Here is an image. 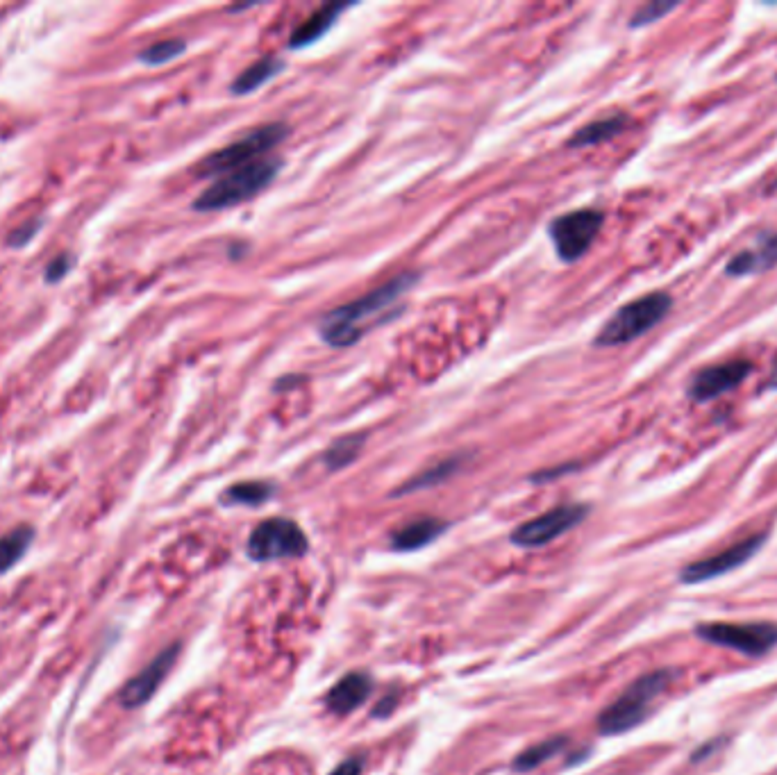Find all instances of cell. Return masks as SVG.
<instances>
[{"label":"cell","mask_w":777,"mask_h":775,"mask_svg":"<svg viewBox=\"0 0 777 775\" xmlns=\"http://www.w3.org/2000/svg\"><path fill=\"white\" fill-rule=\"evenodd\" d=\"M605 223V214L593 207H582V210L566 212L548 225V235L553 241L555 253L562 262L573 264L587 253L596 241L600 228Z\"/></svg>","instance_id":"8992f818"},{"label":"cell","mask_w":777,"mask_h":775,"mask_svg":"<svg viewBox=\"0 0 777 775\" xmlns=\"http://www.w3.org/2000/svg\"><path fill=\"white\" fill-rule=\"evenodd\" d=\"M775 264H777V235H771V237L759 239L757 248L732 257L730 264L725 266V273L739 278V275H753L759 271H766Z\"/></svg>","instance_id":"2e32d148"},{"label":"cell","mask_w":777,"mask_h":775,"mask_svg":"<svg viewBox=\"0 0 777 775\" xmlns=\"http://www.w3.org/2000/svg\"><path fill=\"white\" fill-rule=\"evenodd\" d=\"M768 389H777V364L771 373V378H768Z\"/></svg>","instance_id":"f546056e"},{"label":"cell","mask_w":777,"mask_h":775,"mask_svg":"<svg viewBox=\"0 0 777 775\" xmlns=\"http://www.w3.org/2000/svg\"><path fill=\"white\" fill-rule=\"evenodd\" d=\"M753 366L750 362H730V364H716L707 366V369L698 371L693 375L689 385V396L698 403L703 400H714L718 396L728 394V391L737 389L743 380L748 378Z\"/></svg>","instance_id":"7c38bea8"},{"label":"cell","mask_w":777,"mask_h":775,"mask_svg":"<svg viewBox=\"0 0 777 775\" xmlns=\"http://www.w3.org/2000/svg\"><path fill=\"white\" fill-rule=\"evenodd\" d=\"M696 635L709 644L739 650L743 655H766L777 644L773 623H700Z\"/></svg>","instance_id":"ba28073f"},{"label":"cell","mask_w":777,"mask_h":775,"mask_svg":"<svg viewBox=\"0 0 777 775\" xmlns=\"http://www.w3.org/2000/svg\"><path fill=\"white\" fill-rule=\"evenodd\" d=\"M35 539V530L30 525H19L0 537V573L10 571L16 562H21V557L28 553V548Z\"/></svg>","instance_id":"ffe728a7"},{"label":"cell","mask_w":777,"mask_h":775,"mask_svg":"<svg viewBox=\"0 0 777 775\" xmlns=\"http://www.w3.org/2000/svg\"><path fill=\"white\" fill-rule=\"evenodd\" d=\"M180 655V644H173L166 650H162L160 655L150 662L146 669H141L135 678L125 682V687L121 689V703L128 710H135V707L146 705L150 698L155 696V691L162 687V682L166 675L171 673L175 660Z\"/></svg>","instance_id":"8fae6325"},{"label":"cell","mask_w":777,"mask_h":775,"mask_svg":"<svg viewBox=\"0 0 777 775\" xmlns=\"http://www.w3.org/2000/svg\"><path fill=\"white\" fill-rule=\"evenodd\" d=\"M366 444L364 435H346L337 441H332L328 450L323 453V464L328 471H341L348 464H353Z\"/></svg>","instance_id":"7402d4cb"},{"label":"cell","mask_w":777,"mask_h":775,"mask_svg":"<svg viewBox=\"0 0 777 775\" xmlns=\"http://www.w3.org/2000/svg\"><path fill=\"white\" fill-rule=\"evenodd\" d=\"M625 125H628V116L625 114H612V116H605V119L591 121V123L584 125V128L575 132L571 139H568V146L584 148V146L605 144V141L621 135V132L625 130Z\"/></svg>","instance_id":"ac0fdd59"},{"label":"cell","mask_w":777,"mask_h":775,"mask_svg":"<svg viewBox=\"0 0 777 775\" xmlns=\"http://www.w3.org/2000/svg\"><path fill=\"white\" fill-rule=\"evenodd\" d=\"M275 496V485L266 480L237 482L223 491L221 503L228 507H259Z\"/></svg>","instance_id":"d6986e66"},{"label":"cell","mask_w":777,"mask_h":775,"mask_svg":"<svg viewBox=\"0 0 777 775\" xmlns=\"http://www.w3.org/2000/svg\"><path fill=\"white\" fill-rule=\"evenodd\" d=\"M462 462H464L462 457H448V460L430 466V469H425L423 473L414 475L412 480L405 482V485L396 491V496H400V494H414V491H421V489H428V487H434V485H441V482L448 480L450 475H455L459 471V466H462Z\"/></svg>","instance_id":"44dd1931"},{"label":"cell","mask_w":777,"mask_h":775,"mask_svg":"<svg viewBox=\"0 0 777 775\" xmlns=\"http://www.w3.org/2000/svg\"><path fill=\"white\" fill-rule=\"evenodd\" d=\"M278 160H259L253 164L239 166V169L221 175L214 185L207 187L203 194L194 200V210L198 212H219L230 207L248 203L271 185L275 175L280 173Z\"/></svg>","instance_id":"7a4b0ae2"},{"label":"cell","mask_w":777,"mask_h":775,"mask_svg":"<svg viewBox=\"0 0 777 775\" xmlns=\"http://www.w3.org/2000/svg\"><path fill=\"white\" fill-rule=\"evenodd\" d=\"M309 548L303 528L296 521L273 516L257 525L248 539V557L253 562H273L284 557H300Z\"/></svg>","instance_id":"52a82bcc"},{"label":"cell","mask_w":777,"mask_h":775,"mask_svg":"<svg viewBox=\"0 0 777 775\" xmlns=\"http://www.w3.org/2000/svg\"><path fill=\"white\" fill-rule=\"evenodd\" d=\"M671 307L673 298L664 294V291H653V294L632 300V303L623 305L621 310L600 328L593 344L598 348L630 344V341L643 337L646 332L653 330L655 325L662 323L668 312H671Z\"/></svg>","instance_id":"277c9868"},{"label":"cell","mask_w":777,"mask_h":775,"mask_svg":"<svg viewBox=\"0 0 777 775\" xmlns=\"http://www.w3.org/2000/svg\"><path fill=\"white\" fill-rule=\"evenodd\" d=\"M564 748H566V737H553V739L541 741V744L532 746L528 750H523V753L516 757L514 769L521 771V773L537 769V766H541L543 762H548L550 757H555L557 753H562Z\"/></svg>","instance_id":"603a6c76"},{"label":"cell","mask_w":777,"mask_h":775,"mask_svg":"<svg viewBox=\"0 0 777 775\" xmlns=\"http://www.w3.org/2000/svg\"><path fill=\"white\" fill-rule=\"evenodd\" d=\"M71 266H73V260L69 255L55 257V260L46 266V282H60L64 275L71 271Z\"/></svg>","instance_id":"484cf974"},{"label":"cell","mask_w":777,"mask_h":775,"mask_svg":"<svg viewBox=\"0 0 777 775\" xmlns=\"http://www.w3.org/2000/svg\"><path fill=\"white\" fill-rule=\"evenodd\" d=\"M289 137V128L284 123H266L262 128H257L253 132H248L246 137L237 139L235 144L225 146L216 153L207 155L203 162L198 166L200 175H225L230 171L239 169V166L253 164L264 160V155L269 153L271 148L282 144L284 139Z\"/></svg>","instance_id":"5b68a950"},{"label":"cell","mask_w":777,"mask_h":775,"mask_svg":"<svg viewBox=\"0 0 777 775\" xmlns=\"http://www.w3.org/2000/svg\"><path fill=\"white\" fill-rule=\"evenodd\" d=\"M416 282H419V273H400L378 289L355 298L353 303L337 307L328 316H323L319 325L321 339L332 348L355 346L364 337V330L359 328V323L369 321L375 314H382L391 305H396Z\"/></svg>","instance_id":"6da1fadb"},{"label":"cell","mask_w":777,"mask_h":775,"mask_svg":"<svg viewBox=\"0 0 777 775\" xmlns=\"http://www.w3.org/2000/svg\"><path fill=\"white\" fill-rule=\"evenodd\" d=\"M346 10H350V3H328V5H323L321 10H316L303 25H298V28L291 32L289 48L291 50H303V48H309L312 44H316V41L328 35L332 25L339 21V16L344 14Z\"/></svg>","instance_id":"5bb4252c"},{"label":"cell","mask_w":777,"mask_h":775,"mask_svg":"<svg viewBox=\"0 0 777 775\" xmlns=\"http://www.w3.org/2000/svg\"><path fill=\"white\" fill-rule=\"evenodd\" d=\"M589 514L587 505H562L555 510H548L539 516H534L528 523L518 525L512 535V541L521 548H541L550 541L562 537L564 532L573 530L575 525L584 521Z\"/></svg>","instance_id":"9c48e42d"},{"label":"cell","mask_w":777,"mask_h":775,"mask_svg":"<svg viewBox=\"0 0 777 775\" xmlns=\"http://www.w3.org/2000/svg\"><path fill=\"white\" fill-rule=\"evenodd\" d=\"M362 771H364L362 757H350V760L341 762L330 775H362Z\"/></svg>","instance_id":"83f0119b"},{"label":"cell","mask_w":777,"mask_h":775,"mask_svg":"<svg viewBox=\"0 0 777 775\" xmlns=\"http://www.w3.org/2000/svg\"><path fill=\"white\" fill-rule=\"evenodd\" d=\"M396 707V696H384L382 703L375 707V716H384Z\"/></svg>","instance_id":"f1b7e54d"},{"label":"cell","mask_w":777,"mask_h":775,"mask_svg":"<svg viewBox=\"0 0 777 775\" xmlns=\"http://www.w3.org/2000/svg\"><path fill=\"white\" fill-rule=\"evenodd\" d=\"M446 528V521L434 519V516H423V519L409 521L403 528H398L391 535V546H394V550H400V553H412V550L432 544L434 539L441 537V532H446Z\"/></svg>","instance_id":"9a60e30c"},{"label":"cell","mask_w":777,"mask_h":775,"mask_svg":"<svg viewBox=\"0 0 777 775\" xmlns=\"http://www.w3.org/2000/svg\"><path fill=\"white\" fill-rule=\"evenodd\" d=\"M41 225H44V221H41V219L21 225L19 230H14L12 235H10V246H25V244H28V241L41 230Z\"/></svg>","instance_id":"4316f807"},{"label":"cell","mask_w":777,"mask_h":775,"mask_svg":"<svg viewBox=\"0 0 777 775\" xmlns=\"http://www.w3.org/2000/svg\"><path fill=\"white\" fill-rule=\"evenodd\" d=\"M764 541H766V535H753V537L739 541V544L721 550V553L714 555V557H707V560H700V562L684 566L682 573H680V580L687 582V585H696V582L714 580V578H718V575H725L734 569H739L741 564H746L750 557L757 553L759 546H762Z\"/></svg>","instance_id":"30bf717a"},{"label":"cell","mask_w":777,"mask_h":775,"mask_svg":"<svg viewBox=\"0 0 777 775\" xmlns=\"http://www.w3.org/2000/svg\"><path fill=\"white\" fill-rule=\"evenodd\" d=\"M668 682H671V673L668 671H653L648 675H641L639 680H634L612 705L600 712L598 716L600 735L605 737L623 735V732H630L632 728L641 725L646 721L650 710H653L655 700L666 691Z\"/></svg>","instance_id":"3957f363"},{"label":"cell","mask_w":777,"mask_h":775,"mask_svg":"<svg viewBox=\"0 0 777 775\" xmlns=\"http://www.w3.org/2000/svg\"><path fill=\"white\" fill-rule=\"evenodd\" d=\"M371 694V678L366 673H348L334 685L328 696H325V705L328 710L337 716H346L355 712L357 707L364 705V700Z\"/></svg>","instance_id":"4fadbf2b"},{"label":"cell","mask_w":777,"mask_h":775,"mask_svg":"<svg viewBox=\"0 0 777 775\" xmlns=\"http://www.w3.org/2000/svg\"><path fill=\"white\" fill-rule=\"evenodd\" d=\"M282 69H284L282 57H278V55L259 57L257 62H253L246 71H241L237 75V80L230 85V91L235 96L253 94L255 89H259L262 85H266L269 80H273Z\"/></svg>","instance_id":"e0dca14e"},{"label":"cell","mask_w":777,"mask_h":775,"mask_svg":"<svg viewBox=\"0 0 777 775\" xmlns=\"http://www.w3.org/2000/svg\"><path fill=\"white\" fill-rule=\"evenodd\" d=\"M185 50H187L185 39H164V41H157L153 46H148L146 50H141L139 60L148 66H160L175 60V57H180Z\"/></svg>","instance_id":"cb8c5ba5"},{"label":"cell","mask_w":777,"mask_h":775,"mask_svg":"<svg viewBox=\"0 0 777 775\" xmlns=\"http://www.w3.org/2000/svg\"><path fill=\"white\" fill-rule=\"evenodd\" d=\"M675 3H648L643 5L641 10L632 16L630 21V28H643V25H650L662 19V16H666L668 12L675 10Z\"/></svg>","instance_id":"d4e9b609"}]
</instances>
